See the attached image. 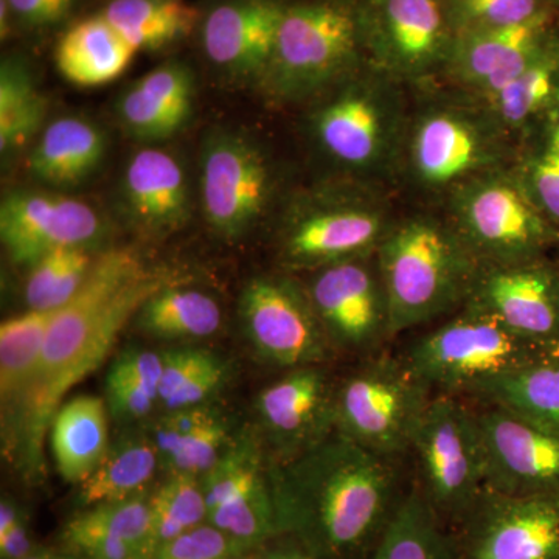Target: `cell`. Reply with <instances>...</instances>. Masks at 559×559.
Segmentation results:
<instances>
[{
	"label": "cell",
	"mask_w": 559,
	"mask_h": 559,
	"mask_svg": "<svg viewBox=\"0 0 559 559\" xmlns=\"http://www.w3.org/2000/svg\"><path fill=\"white\" fill-rule=\"evenodd\" d=\"M102 14L138 51L186 38L198 21L182 0H112Z\"/></svg>",
	"instance_id": "35"
},
{
	"label": "cell",
	"mask_w": 559,
	"mask_h": 559,
	"mask_svg": "<svg viewBox=\"0 0 559 559\" xmlns=\"http://www.w3.org/2000/svg\"><path fill=\"white\" fill-rule=\"evenodd\" d=\"M159 463V452L150 436L128 433L120 437L109 444L105 459L94 473L79 485L76 506L87 509L143 495Z\"/></svg>",
	"instance_id": "30"
},
{
	"label": "cell",
	"mask_w": 559,
	"mask_h": 559,
	"mask_svg": "<svg viewBox=\"0 0 559 559\" xmlns=\"http://www.w3.org/2000/svg\"><path fill=\"white\" fill-rule=\"evenodd\" d=\"M308 296L330 344L358 352L390 337L388 297L377 252L320 267Z\"/></svg>",
	"instance_id": "16"
},
{
	"label": "cell",
	"mask_w": 559,
	"mask_h": 559,
	"mask_svg": "<svg viewBox=\"0 0 559 559\" xmlns=\"http://www.w3.org/2000/svg\"><path fill=\"white\" fill-rule=\"evenodd\" d=\"M164 358L156 352L128 348L114 360L106 377V404L120 423L148 417L159 404Z\"/></svg>",
	"instance_id": "38"
},
{
	"label": "cell",
	"mask_w": 559,
	"mask_h": 559,
	"mask_svg": "<svg viewBox=\"0 0 559 559\" xmlns=\"http://www.w3.org/2000/svg\"><path fill=\"white\" fill-rule=\"evenodd\" d=\"M559 39L555 10L532 20L452 38L444 70L459 86L485 98L502 90Z\"/></svg>",
	"instance_id": "21"
},
{
	"label": "cell",
	"mask_w": 559,
	"mask_h": 559,
	"mask_svg": "<svg viewBox=\"0 0 559 559\" xmlns=\"http://www.w3.org/2000/svg\"><path fill=\"white\" fill-rule=\"evenodd\" d=\"M46 98L32 79L31 70L9 58L0 68V151L13 154L38 134L47 112Z\"/></svg>",
	"instance_id": "39"
},
{
	"label": "cell",
	"mask_w": 559,
	"mask_h": 559,
	"mask_svg": "<svg viewBox=\"0 0 559 559\" xmlns=\"http://www.w3.org/2000/svg\"><path fill=\"white\" fill-rule=\"evenodd\" d=\"M164 280L143 270L131 250H109L95 259L79 293L55 312L38 374L20 404L25 454L36 463L46 429L73 385L105 362L132 316Z\"/></svg>",
	"instance_id": "2"
},
{
	"label": "cell",
	"mask_w": 559,
	"mask_h": 559,
	"mask_svg": "<svg viewBox=\"0 0 559 559\" xmlns=\"http://www.w3.org/2000/svg\"><path fill=\"white\" fill-rule=\"evenodd\" d=\"M76 539H105L128 543L153 558L156 551L150 496L139 495L117 502L80 509L60 533L61 544Z\"/></svg>",
	"instance_id": "37"
},
{
	"label": "cell",
	"mask_w": 559,
	"mask_h": 559,
	"mask_svg": "<svg viewBox=\"0 0 559 559\" xmlns=\"http://www.w3.org/2000/svg\"><path fill=\"white\" fill-rule=\"evenodd\" d=\"M150 437L170 474L194 477L212 469L231 441L226 421L205 406L167 412Z\"/></svg>",
	"instance_id": "26"
},
{
	"label": "cell",
	"mask_w": 559,
	"mask_h": 559,
	"mask_svg": "<svg viewBox=\"0 0 559 559\" xmlns=\"http://www.w3.org/2000/svg\"><path fill=\"white\" fill-rule=\"evenodd\" d=\"M123 197L131 218L143 229H176L189 215L186 171L167 151H139L128 164Z\"/></svg>",
	"instance_id": "24"
},
{
	"label": "cell",
	"mask_w": 559,
	"mask_h": 559,
	"mask_svg": "<svg viewBox=\"0 0 559 559\" xmlns=\"http://www.w3.org/2000/svg\"><path fill=\"white\" fill-rule=\"evenodd\" d=\"M53 555V559H84L80 557H75V555L64 554V551H61V554H51Z\"/></svg>",
	"instance_id": "51"
},
{
	"label": "cell",
	"mask_w": 559,
	"mask_h": 559,
	"mask_svg": "<svg viewBox=\"0 0 559 559\" xmlns=\"http://www.w3.org/2000/svg\"><path fill=\"white\" fill-rule=\"evenodd\" d=\"M392 224L388 205L371 194L323 202L290 221L283 250L290 266L320 270L377 252Z\"/></svg>",
	"instance_id": "19"
},
{
	"label": "cell",
	"mask_w": 559,
	"mask_h": 559,
	"mask_svg": "<svg viewBox=\"0 0 559 559\" xmlns=\"http://www.w3.org/2000/svg\"><path fill=\"white\" fill-rule=\"evenodd\" d=\"M36 551L24 514L10 499H3L0 503V558L24 559Z\"/></svg>",
	"instance_id": "46"
},
{
	"label": "cell",
	"mask_w": 559,
	"mask_h": 559,
	"mask_svg": "<svg viewBox=\"0 0 559 559\" xmlns=\"http://www.w3.org/2000/svg\"><path fill=\"white\" fill-rule=\"evenodd\" d=\"M369 559H460L457 539L421 489L401 498L399 509Z\"/></svg>",
	"instance_id": "31"
},
{
	"label": "cell",
	"mask_w": 559,
	"mask_h": 559,
	"mask_svg": "<svg viewBox=\"0 0 559 559\" xmlns=\"http://www.w3.org/2000/svg\"><path fill=\"white\" fill-rule=\"evenodd\" d=\"M271 468L263 444L246 433L231 440L215 466L201 477L209 524L248 549L280 535Z\"/></svg>",
	"instance_id": "11"
},
{
	"label": "cell",
	"mask_w": 559,
	"mask_h": 559,
	"mask_svg": "<svg viewBox=\"0 0 559 559\" xmlns=\"http://www.w3.org/2000/svg\"><path fill=\"white\" fill-rule=\"evenodd\" d=\"M362 20L330 2L285 9L267 72L272 86L301 97L341 79L356 60Z\"/></svg>",
	"instance_id": "10"
},
{
	"label": "cell",
	"mask_w": 559,
	"mask_h": 559,
	"mask_svg": "<svg viewBox=\"0 0 559 559\" xmlns=\"http://www.w3.org/2000/svg\"><path fill=\"white\" fill-rule=\"evenodd\" d=\"M159 404L165 411L204 406L226 381V366L204 349H175L164 353Z\"/></svg>",
	"instance_id": "40"
},
{
	"label": "cell",
	"mask_w": 559,
	"mask_h": 559,
	"mask_svg": "<svg viewBox=\"0 0 559 559\" xmlns=\"http://www.w3.org/2000/svg\"><path fill=\"white\" fill-rule=\"evenodd\" d=\"M250 559H319L300 540L288 535H280L263 546L250 551Z\"/></svg>",
	"instance_id": "48"
},
{
	"label": "cell",
	"mask_w": 559,
	"mask_h": 559,
	"mask_svg": "<svg viewBox=\"0 0 559 559\" xmlns=\"http://www.w3.org/2000/svg\"><path fill=\"white\" fill-rule=\"evenodd\" d=\"M559 86V39L509 84L481 98L484 108L507 132L521 131L546 119Z\"/></svg>",
	"instance_id": "33"
},
{
	"label": "cell",
	"mask_w": 559,
	"mask_h": 559,
	"mask_svg": "<svg viewBox=\"0 0 559 559\" xmlns=\"http://www.w3.org/2000/svg\"><path fill=\"white\" fill-rule=\"evenodd\" d=\"M411 451L423 495L443 521L459 522L485 489V457L477 412L454 395L432 396Z\"/></svg>",
	"instance_id": "9"
},
{
	"label": "cell",
	"mask_w": 559,
	"mask_h": 559,
	"mask_svg": "<svg viewBox=\"0 0 559 559\" xmlns=\"http://www.w3.org/2000/svg\"><path fill=\"white\" fill-rule=\"evenodd\" d=\"M473 395L487 406L559 429V353L496 378Z\"/></svg>",
	"instance_id": "32"
},
{
	"label": "cell",
	"mask_w": 559,
	"mask_h": 559,
	"mask_svg": "<svg viewBox=\"0 0 559 559\" xmlns=\"http://www.w3.org/2000/svg\"><path fill=\"white\" fill-rule=\"evenodd\" d=\"M154 544L157 547L207 522L209 510L201 477L170 474L150 495Z\"/></svg>",
	"instance_id": "42"
},
{
	"label": "cell",
	"mask_w": 559,
	"mask_h": 559,
	"mask_svg": "<svg viewBox=\"0 0 559 559\" xmlns=\"http://www.w3.org/2000/svg\"><path fill=\"white\" fill-rule=\"evenodd\" d=\"M75 0H9L10 9L33 27L57 24L68 16Z\"/></svg>",
	"instance_id": "47"
},
{
	"label": "cell",
	"mask_w": 559,
	"mask_h": 559,
	"mask_svg": "<svg viewBox=\"0 0 559 559\" xmlns=\"http://www.w3.org/2000/svg\"><path fill=\"white\" fill-rule=\"evenodd\" d=\"M94 261L90 249L68 248L55 250L33 264L25 285L28 310H60L79 293Z\"/></svg>",
	"instance_id": "41"
},
{
	"label": "cell",
	"mask_w": 559,
	"mask_h": 559,
	"mask_svg": "<svg viewBox=\"0 0 559 559\" xmlns=\"http://www.w3.org/2000/svg\"><path fill=\"white\" fill-rule=\"evenodd\" d=\"M280 535L319 559H360L373 551L399 509L392 460L340 430L296 457L272 460Z\"/></svg>",
	"instance_id": "1"
},
{
	"label": "cell",
	"mask_w": 559,
	"mask_h": 559,
	"mask_svg": "<svg viewBox=\"0 0 559 559\" xmlns=\"http://www.w3.org/2000/svg\"><path fill=\"white\" fill-rule=\"evenodd\" d=\"M252 549L204 522L167 543L160 544L151 559H230Z\"/></svg>",
	"instance_id": "45"
},
{
	"label": "cell",
	"mask_w": 559,
	"mask_h": 559,
	"mask_svg": "<svg viewBox=\"0 0 559 559\" xmlns=\"http://www.w3.org/2000/svg\"><path fill=\"white\" fill-rule=\"evenodd\" d=\"M109 409L98 396L81 395L61 404L51 421V450L58 473L80 485L109 450Z\"/></svg>",
	"instance_id": "28"
},
{
	"label": "cell",
	"mask_w": 559,
	"mask_h": 559,
	"mask_svg": "<svg viewBox=\"0 0 559 559\" xmlns=\"http://www.w3.org/2000/svg\"><path fill=\"white\" fill-rule=\"evenodd\" d=\"M245 330L264 359L283 367L320 366L331 344L308 290L288 278H253L241 296Z\"/></svg>",
	"instance_id": "13"
},
{
	"label": "cell",
	"mask_w": 559,
	"mask_h": 559,
	"mask_svg": "<svg viewBox=\"0 0 559 559\" xmlns=\"http://www.w3.org/2000/svg\"><path fill=\"white\" fill-rule=\"evenodd\" d=\"M13 13L10 9L9 0H0V20H2V36L9 33V16Z\"/></svg>",
	"instance_id": "49"
},
{
	"label": "cell",
	"mask_w": 559,
	"mask_h": 559,
	"mask_svg": "<svg viewBox=\"0 0 559 559\" xmlns=\"http://www.w3.org/2000/svg\"><path fill=\"white\" fill-rule=\"evenodd\" d=\"M444 7L452 38L520 24L551 9L547 0H447Z\"/></svg>",
	"instance_id": "43"
},
{
	"label": "cell",
	"mask_w": 559,
	"mask_h": 559,
	"mask_svg": "<svg viewBox=\"0 0 559 559\" xmlns=\"http://www.w3.org/2000/svg\"><path fill=\"white\" fill-rule=\"evenodd\" d=\"M138 50L103 14L72 25L57 46L55 61L62 76L81 87L112 83Z\"/></svg>",
	"instance_id": "27"
},
{
	"label": "cell",
	"mask_w": 559,
	"mask_h": 559,
	"mask_svg": "<svg viewBox=\"0 0 559 559\" xmlns=\"http://www.w3.org/2000/svg\"><path fill=\"white\" fill-rule=\"evenodd\" d=\"M459 525L460 559H559V498L485 488Z\"/></svg>",
	"instance_id": "12"
},
{
	"label": "cell",
	"mask_w": 559,
	"mask_h": 559,
	"mask_svg": "<svg viewBox=\"0 0 559 559\" xmlns=\"http://www.w3.org/2000/svg\"><path fill=\"white\" fill-rule=\"evenodd\" d=\"M518 336L559 348V261L481 264L468 300Z\"/></svg>",
	"instance_id": "17"
},
{
	"label": "cell",
	"mask_w": 559,
	"mask_h": 559,
	"mask_svg": "<svg viewBox=\"0 0 559 559\" xmlns=\"http://www.w3.org/2000/svg\"><path fill=\"white\" fill-rule=\"evenodd\" d=\"M450 219L481 264L522 263L559 249V231L520 168L485 173L450 194Z\"/></svg>",
	"instance_id": "5"
},
{
	"label": "cell",
	"mask_w": 559,
	"mask_h": 559,
	"mask_svg": "<svg viewBox=\"0 0 559 559\" xmlns=\"http://www.w3.org/2000/svg\"><path fill=\"white\" fill-rule=\"evenodd\" d=\"M106 139L100 128L80 117H62L43 131L28 156V173L55 187H73L102 164Z\"/></svg>",
	"instance_id": "29"
},
{
	"label": "cell",
	"mask_w": 559,
	"mask_h": 559,
	"mask_svg": "<svg viewBox=\"0 0 559 559\" xmlns=\"http://www.w3.org/2000/svg\"><path fill=\"white\" fill-rule=\"evenodd\" d=\"M24 559H53V555L46 554V551H36V554H33L31 557Z\"/></svg>",
	"instance_id": "50"
},
{
	"label": "cell",
	"mask_w": 559,
	"mask_h": 559,
	"mask_svg": "<svg viewBox=\"0 0 559 559\" xmlns=\"http://www.w3.org/2000/svg\"><path fill=\"white\" fill-rule=\"evenodd\" d=\"M138 322L162 340H202L219 330L223 312L200 290L162 288L140 308Z\"/></svg>",
	"instance_id": "36"
},
{
	"label": "cell",
	"mask_w": 559,
	"mask_h": 559,
	"mask_svg": "<svg viewBox=\"0 0 559 559\" xmlns=\"http://www.w3.org/2000/svg\"><path fill=\"white\" fill-rule=\"evenodd\" d=\"M506 135L484 106L432 105L411 121L403 160L418 189L451 194L485 173L506 168Z\"/></svg>",
	"instance_id": "7"
},
{
	"label": "cell",
	"mask_w": 559,
	"mask_h": 559,
	"mask_svg": "<svg viewBox=\"0 0 559 559\" xmlns=\"http://www.w3.org/2000/svg\"><path fill=\"white\" fill-rule=\"evenodd\" d=\"M57 311L28 310L0 325V396L7 406H20L35 382Z\"/></svg>",
	"instance_id": "34"
},
{
	"label": "cell",
	"mask_w": 559,
	"mask_h": 559,
	"mask_svg": "<svg viewBox=\"0 0 559 559\" xmlns=\"http://www.w3.org/2000/svg\"><path fill=\"white\" fill-rule=\"evenodd\" d=\"M270 193V167L252 142L229 132L207 140L201 159V200L213 230L241 237L260 218Z\"/></svg>",
	"instance_id": "18"
},
{
	"label": "cell",
	"mask_w": 559,
	"mask_h": 559,
	"mask_svg": "<svg viewBox=\"0 0 559 559\" xmlns=\"http://www.w3.org/2000/svg\"><path fill=\"white\" fill-rule=\"evenodd\" d=\"M377 259L390 337L463 307L481 266L450 219L426 213L393 223Z\"/></svg>",
	"instance_id": "3"
},
{
	"label": "cell",
	"mask_w": 559,
	"mask_h": 559,
	"mask_svg": "<svg viewBox=\"0 0 559 559\" xmlns=\"http://www.w3.org/2000/svg\"><path fill=\"white\" fill-rule=\"evenodd\" d=\"M485 488L500 495L559 498V429L487 406L477 412Z\"/></svg>",
	"instance_id": "14"
},
{
	"label": "cell",
	"mask_w": 559,
	"mask_h": 559,
	"mask_svg": "<svg viewBox=\"0 0 559 559\" xmlns=\"http://www.w3.org/2000/svg\"><path fill=\"white\" fill-rule=\"evenodd\" d=\"M102 234L95 209L62 194L13 191L0 205V238L20 266L32 267L58 249H90L100 241Z\"/></svg>",
	"instance_id": "20"
},
{
	"label": "cell",
	"mask_w": 559,
	"mask_h": 559,
	"mask_svg": "<svg viewBox=\"0 0 559 559\" xmlns=\"http://www.w3.org/2000/svg\"><path fill=\"white\" fill-rule=\"evenodd\" d=\"M336 392L322 367L307 366L260 393L257 409L277 462L296 457L336 430Z\"/></svg>",
	"instance_id": "22"
},
{
	"label": "cell",
	"mask_w": 559,
	"mask_h": 559,
	"mask_svg": "<svg viewBox=\"0 0 559 559\" xmlns=\"http://www.w3.org/2000/svg\"><path fill=\"white\" fill-rule=\"evenodd\" d=\"M547 2H549L551 9L559 11V0H547Z\"/></svg>",
	"instance_id": "52"
},
{
	"label": "cell",
	"mask_w": 559,
	"mask_h": 559,
	"mask_svg": "<svg viewBox=\"0 0 559 559\" xmlns=\"http://www.w3.org/2000/svg\"><path fill=\"white\" fill-rule=\"evenodd\" d=\"M396 86V80L378 68L342 84L312 114V135L320 151L355 175H388L403 160L409 128Z\"/></svg>",
	"instance_id": "4"
},
{
	"label": "cell",
	"mask_w": 559,
	"mask_h": 559,
	"mask_svg": "<svg viewBox=\"0 0 559 559\" xmlns=\"http://www.w3.org/2000/svg\"><path fill=\"white\" fill-rule=\"evenodd\" d=\"M432 390L406 359L382 355L336 392V429L381 457L409 452Z\"/></svg>",
	"instance_id": "8"
},
{
	"label": "cell",
	"mask_w": 559,
	"mask_h": 559,
	"mask_svg": "<svg viewBox=\"0 0 559 559\" xmlns=\"http://www.w3.org/2000/svg\"><path fill=\"white\" fill-rule=\"evenodd\" d=\"M193 92V76L186 66H160L121 95L120 119L134 138L145 142L171 138L189 120Z\"/></svg>",
	"instance_id": "25"
},
{
	"label": "cell",
	"mask_w": 559,
	"mask_h": 559,
	"mask_svg": "<svg viewBox=\"0 0 559 559\" xmlns=\"http://www.w3.org/2000/svg\"><path fill=\"white\" fill-rule=\"evenodd\" d=\"M558 353L557 347L518 336L476 308L463 307L450 322L415 342L404 359L432 392L455 396L473 395L487 382Z\"/></svg>",
	"instance_id": "6"
},
{
	"label": "cell",
	"mask_w": 559,
	"mask_h": 559,
	"mask_svg": "<svg viewBox=\"0 0 559 559\" xmlns=\"http://www.w3.org/2000/svg\"><path fill=\"white\" fill-rule=\"evenodd\" d=\"M364 36L377 68L395 80H421L443 69L452 32L441 0H370Z\"/></svg>",
	"instance_id": "15"
},
{
	"label": "cell",
	"mask_w": 559,
	"mask_h": 559,
	"mask_svg": "<svg viewBox=\"0 0 559 559\" xmlns=\"http://www.w3.org/2000/svg\"><path fill=\"white\" fill-rule=\"evenodd\" d=\"M253 550H255V549H253ZM250 551H252V550H250ZM250 551H248V554L238 555V557H234L230 559H250Z\"/></svg>",
	"instance_id": "53"
},
{
	"label": "cell",
	"mask_w": 559,
	"mask_h": 559,
	"mask_svg": "<svg viewBox=\"0 0 559 559\" xmlns=\"http://www.w3.org/2000/svg\"><path fill=\"white\" fill-rule=\"evenodd\" d=\"M536 150L520 168L533 200L559 231V146L540 131Z\"/></svg>",
	"instance_id": "44"
},
{
	"label": "cell",
	"mask_w": 559,
	"mask_h": 559,
	"mask_svg": "<svg viewBox=\"0 0 559 559\" xmlns=\"http://www.w3.org/2000/svg\"><path fill=\"white\" fill-rule=\"evenodd\" d=\"M285 9L274 0H238L216 7L202 28L210 60L238 73L267 70Z\"/></svg>",
	"instance_id": "23"
}]
</instances>
